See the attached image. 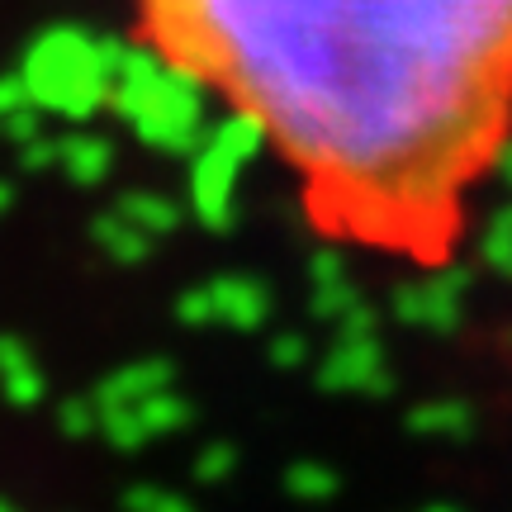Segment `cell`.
<instances>
[{
  "label": "cell",
  "mask_w": 512,
  "mask_h": 512,
  "mask_svg": "<svg viewBox=\"0 0 512 512\" xmlns=\"http://www.w3.org/2000/svg\"><path fill=\"white\" fill-rule=\"evenodd\" d=\"M219 95L332 242L446 266L512 138V0H128Z\"/></svg>",
  "instance_id": "cell-1"
}]
</instances>
